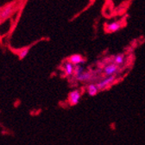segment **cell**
<instances>
[{
	"label": "cell",
	"instance_id": "cell-1",
	"mask_svg": "<svg viewBox=\"0 0 145 145\" xmlns=\"http://www.w3.org/2000/svg\"><path fill=\"white\" fill-rule=\"evenodd\" d=\"M16 10V4H9L3 8L0 9V21H5L15 12Z\"/></svg>",
	"mask_w": 145,
	"mask_h": 145
},
{
	"label": "cell",
	"instance_id": "cell-2",
	"mask_svg": "<svg viewBox=\"0 0 145 145\" xmlns=\"http://www.w3.org/2000/svg\"><path fill=\"white\" fill-rule=\"evenodd\" d=\"M81 99V93L79 89H74L68 94V103L70 106H75L79 104Z\"/></svg>",
	"mask_w": 145,
	"mask_h": 145
},
{
	"label": "cell",
	"instance_id": "cell-3",
	"mask_svg": "<svg viewBox=\"0 0 145 145\" xmlns=\"http://www.w3.org/2000/svg\"><path fill=\"white\" fill-rule=\"evenodd\" d=\"M115 80H116V75L109 76V77H106L105 78L102 79L101 81L97 82L96 85H97L99 90H104L106 88H108L110 85H112Z\"/></svg>",
	"mask_w": 145,
	"mask_h": 145
},
{
	"label": "cell",
	"instance_id": "cell-4",
	"mask_svg": "<svg viewBox=\"0 0 145 145\" xmlns=\"http://www.w3.org/2000/svg\"><path fill=\"white\" fill-rule=\"evenodd\" d=\"M120 69V66L112 63V64H107L104 69H103V72H104V75L105 77H109V76H112V75H116V73H118V70Z\"/></svg>",
	"mask_w": 145,
	"mask_h": 145
},
{
	"label": "cell",
	"instance_id": "cell-5",
	"mask_svg": "<svg viewBox=\"0 0 145 145\" xmlns=\"http://www.w3.org/2000/svg\"><path fill=\"white\" fill-rule=\"evenodd\" d=\"M68 61L75 66V65H78V64H84L85 63V58L81 55H80V54H74V55H72L68 58Z\"/></svg>",
	"mask_w": 145,
	"mask_h": 145
},
{
	"label": "cell",
	"instance_id": "cell-6",
	"mask_svg": "<svg viewBox=\"0 0 145 145\" xmlns=\"http://www.w3.org/2000/svg\"><path fill=\"white\" fill-rule=\"evenodd\" d=\"M121 29V24L120 22H118V21H115V22H112V23H110L106 24L105 26V30L107 32H116L118 30H119Z\"/></svg>",
	"mask_w": 145,
	"mask_h": 145
},
{
	"label": "cell",
	"instance_id": "cell-7",
	"mask_svg": "<svg viewBox=\"0 0 145 145\" xmlns=\"http://www.w3.org/2000/svg\"><path fill=\"white\" fill-rule=\"evenodd\" d=\"M74 65L71 64L69 61H67L64 65H63V71L67 77H71L74 74Z\"/></svg>",
	"mask_w": 145,
	"mask_h": 145
},
{
	"label": "cell",
	"instance_id": "cell-8",
	"mask_svg": "<svg viewBox=\"0 0 145 145\" xmlns=\"http://www.w3.org/2000/svg\"><path fill=\"white\" fill-rule=\"evenodd\" d=\"M99 91L96 83H89L86 86V92L90 97H94L98 94V92Z\"/></svg>",
	"mask_w": 145,
	"mask_h": 145
},
{
	"label": "cell",
	"instance_id": "cell-9",
	"mask_svg": "<svg viewBox=\"0 0 145 145\" xmlns=\"http://www.w3.org/2000/svg\"><path fill=\"white\" fill-rule=\"evenodd\" d=\"M92 79H93V75L89 71H84L79 77L76 78L77 81H79V82H85V83L89 82Z\"/></svg>",
	"mask_w": 145,
	"mask_h": 145
},
{
	"label": "cell",
	"instance_id": "cell-10",
	"mask_svg": "<svg viewBox=\"0 0 145 145\" xmlns=\"http://www.w3.org/2000/svg\"><path fill=\"white\" fill-rule=\"evenodd\" d=\"M125 62V54L124 53H118V55H116L113 59H112V63L121 66L124 64Z\"/></svg>",
	"mask_w": 145,
	"mask_h": 145
},
{
	"label": "cell",
	"instance_id": "cell-11",
	"mask_svg": "<svg viewBox=\"0 0 145 145\" xmlns=\"http://www.w3.org/2000/svg\"><path fill=\"white\" fill-rule=\"evenodd\" d=\"M84 71H85V68L81 64L75 65L74 66V74H72V76H74V77L76 79L77 77H79L83 73Z\"/></svg>",
	"mask_w": 145,
	"mask_h": 145
},
{
	"label": "cell",
	"instance_id": "cell-12",
	"mask_svg": "<svg viewBox=\"0 0 145 145\" xmlns=\"http://www.w3.org/2000/svg\"><path fill=\"white\" fill-rule=\"evenodd\" d=\"M29 49H30L29 47H25L24 49H21V50L17 54V56H18V58H19V59H24L28 55Z\"/></svg>",
	"mask_w": 145,
	"mask_h": 145
}]
</instances>
